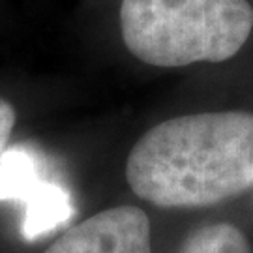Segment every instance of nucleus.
Masks as SVG:
<instances>
[{
	"label": "nucleus",
	"mask_w": 253,
	"mask_h": 253,
	"mask_svg": "<svg viewBox=\"0 0 253 253\" xmlns=\"http://www.w3.org/2000/svg\"><path fill=\"white\" fill-rule=\"evenodd\" d=\"M0 201L23 205L21 235L28 242L43 238L75 214L70 191L51 180L34 152L11 146L0 156Z\"/></svg>",
	"instance_id": "3"
},
{
	"label": "nucleus",
	"mask_w": 253,
	"mask_h": 253,
	"mask_svg": "<svg viewBox=\"0 0 253 253\" xmlns=\"http://www.w3.org/2000/svg\"><path fill=\"white\" fill-rule=\"evenodd\" d=\"M253 30L248 0H122L120 32L141 62L180 68L233 58Z\"/></svg>",
	"instance_id": "2"
},
{
	"label": "nucleus",
	"mask_w": 253,
	"mask_h": 253,
	"mask_svg": "<svg viewBox=\"0 0 253 253\" xmlns=\"http://www.w3.org/2000/svg\"><path fill=\"white\" fill-rule=\"evenodd\" d=\"M178 253H252V250L236 225L212 223L193 231Z\"/></svg>",
	"instance_id": "5"
},
{
	"label": "nucleus",
	"mask_w": 253,
	"mask_h": 253,
	"mask_svg": "<svg viewBox=\"0 0 253 253\" xmlns=\"http://www.w3.org/2000/svg\"><path fill=\"white\" fill-rule=\"evenodd\" d=\"M126 180L162 208L210 207L253 186V113L212 111L150 127L127 154Z\"/></svg>",
	"instance_id": "1"
},
{
	"label": "nucleus",
	"mask_w": 253,
	"mask_h": 253,
	"mask_svg": "<svg viewBox=\"0 0 253 253\" xmlns=\"http://www.w3.org/2000/svg\"><path fill=\"white\" fill-rule=\"evenodd\" d=\"M45 253H152L150 219L131 205L107 208L68 229Z\"/></svg>",
	"instance_id": "4"
},
{
	"label": "nucleus",
	"mask_w": 253,
	"mask_h": 253,
	"mask_svg": "<svg viewBox=\"0 0 253 253\" xmlns=\"http://www.w3.org/2000/svg\"><path fill=\"white\" fill-rule=\"evenodd\" d=\"M15 109L9 101L0 98V156L6 152L8 148L9 135L15 126Z\"/></svg>",
	"instance_id": "6"
}]
</instances>
